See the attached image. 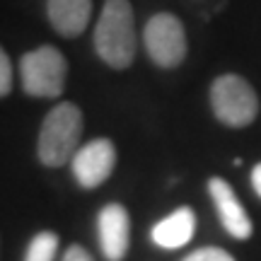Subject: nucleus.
Here are the masks:
<instances>
[{"mask_svg": "<svg viewBox=\"0 0 261 261\" xmlns=\"http://www.w3.org/2000/svg\"><path fill=\"white\" fill-rule=\"evenodd\" d=\"M94 51L114 70H126L136 61L138 32L133 5L128 0H104L94 24Z\"/></svg>", "mask_w": 261, "mask_h": 261, "instance_id": "obj_1", "label": "nucleus"}, {"mask_svg": "<svg viewBox=\"0 0 261 261\" xmlns=\"http://www.w3.org/2000/svg\"><path fill=\"white\" fill-rule=\"evenodd\" d=\"M83 109L75 102H58L44 116L37 138V158L44 167H65L73 162L83 138Z\"/></svg>", "mask_w": 261, "mask_h": 261, "instance_id": "obj_2", "label": "nucleus"}, {"mask_svg": "<svg viewBox=\"0 0 261 261\" xmlns=\"http://www.w3.org/2000/svg\"><path fill=\"white\" fill-rule=\"evenodd\" d=\"M19 80L27 97L58 99L68 80V61L51 44L32 48L19 58Z\"/></svg>", "mask_w": 261, "mask_h": 261, "instance_id": "obj_3", "label": "nucleus"}, {"mask_svg": "<svg viewBox=\"0 0 261 261\" xmlns=\"http://www.w3.org/2000/svg\"><path fill=\"white\" fill-rule=\"evenodd\" d=\"M211 109L227 128H247L259 116V97L242 75H218L211 85Z\"/></svg>", "mask_w": 261, "mask_h": 261, "instance_id": "obj_4", "label": "nucleus"}, {"mask_svg": "<svg viewBox=\"0 0 261 261\" xmlns=\"http://www.w3.org/2000/svg\"><path fill=\"white\" fill-rule=\"evenodd\" d=\"M143 46L158 68H165V70L179 68L189 54V39L181 19L172 12H155L145 22Z\"/></svg>", "mask_w": 261, "mask_h": 261, "instance_id": "obj_5", "label": "nucleus"}, {"mask_svg": "<svg viewBox=\"0 0 261 261\" xmlns=\"http://www.w3.org/2000/svg\"><path fill=\"white\" fill-rule=\"evenodd\" d=\"M70 167H73L75 181L83 189L92 191V189L102 187L116 167V145L109 138L90 140V143L80 145Z\"/></svg>", "mask_w": 261, "mask_h": 261, "instance_id": "obj_6", "label": "nucleus"}, {"mask_svg": "<svg viewBox=\"0 0 261 261\" xmlns=\"http://www.w3.org/2000/svg\"><path fill=\"white\" fill-rule=\"evenodd\" d=\"M99 249L107 261H123L130 247V215L121 203H107L97 215Z\"/></svg>", "mask_w": 261, "mask_h": 261, "instance_id": "obj_7", "label": "nucleus"}, {"mask_svg": "<svg viewBox=\"0 0 261 261\" xmlns=\"http://www.w3.org/2000/svg\"><path fill=\"white\" fill-rule=\"evenodd\" d=\"M208 194L213 198V205L218 211L220 225L225 227V232L234 237V240H249L252 237V220L244 211L242 201L237 198L234 189L220 177L208 179Z\"/></svg>", "mask_w": 261, "mask_h": 261, "instance_id": "obj_8", "label": "nucleus"}, {"mask_svg": "<svg viewBox=\"0 0 261 261\" xmlns=\"http://www.w3.org/2000/svg\"><path fill=\"white\" fill-rule=\"evenodd\" d=\"M46 17L58 37L77 39L92 17V0H46Z\"/></svg>", "mask_w": 261, "mask_h": 261, "instance_id": "obj_9", "label": "nucleus"}, {"mask_svg": "<svg viewBox=\"0 0 261 261\" xmlns=\"http://www.w3.org/2000/svg\"><path fill=\"white\" fill-rule=\"evenodd\" d=\"M196 232V213L189 205H181L167 218H162L160 223L152 225V244H158L160 249H179L184 244L191 242Z\"/></svg>", "mask_w": 261, "mask_h": 261, "instance_id": "obj_10", "label": "nucleus"}, {"mask_svg": "<svg viewBox=\"0 0 261 261\" xmlns=\"http://www.w3.org/2000/svg\"><path fill=\"white\" fill-rule=\"evenodd\" d=\"M58 254V234L51 230L37 232L27 244L24 261H56Z\"/></svg>", "mask_w": 261, "mask_h": 261, "instance_id": "obj_11", "label": "nucleus"}, {"mask_svg": "<svg viewBox=\"0 0 261 261\" xmlns=\"http://www.w3.org/2000/svg\"><path fill=\"white\" fill-rule=\"evenodd\" d=\"M181 261H237L230 252H225L220 247H201L194 249L191 254H187Z\"/></svg>", "mask_w": 261, "mask_h": 261, "instance_id": "obj_12", "label": "nucleus"}, {"mask_svg": "<svg viewBox=\"0 0 261 261\" xmlns=\"http://www.w3.org/2000/svg\"><path fill=\"white\" fill-rule=\"evenodd\" d=\"M12 92V61L8 51L0 46V99H5Z\"/></svg>", "mask_w": 261, "mask_h": 261, "instance_id": "obj_13", "label": "nucleus"}, {"mask_svg": "<svg viewBox=\"0 0 261 261\" xmlns=\"http://www.w3.org/2000/svg\"><path fill=\"white\" fill-rule=\"evenodd\" d=\"M61 261H94V259L83 244H70V247L65 249V254H63V259Z\"/></svg>", "mask_w": 261, "mask_h": 261, "instance_id": "obj_14", "label": "nucleus"}, {"mask_svg": "<svg viewBox=\"0 0 261 261\" xmlns=\"http://www.w3.org/2000/svg\"><path fill=\"white\" fill-rule=\"evenodd\" d=\"M252 187H254V191H256V196L261 198V162L254 165V169H252Z\"/></svg>", "mask_w": 261, "mask_h": 261, "instance_id": "obj_15", "label": "nucleus"}]
</instances>
